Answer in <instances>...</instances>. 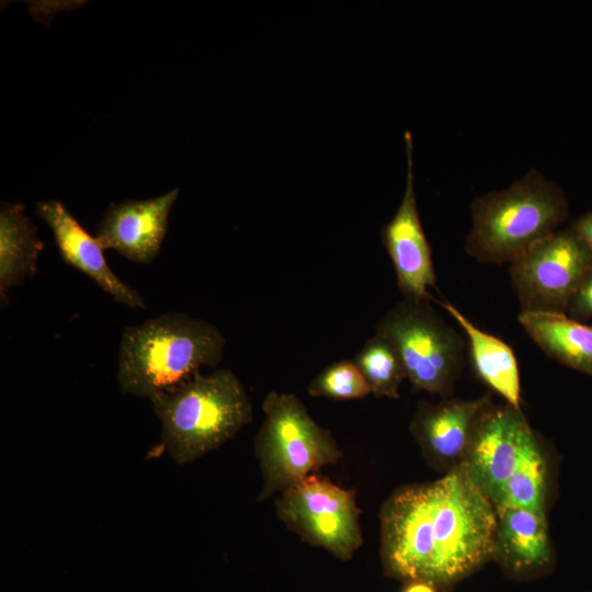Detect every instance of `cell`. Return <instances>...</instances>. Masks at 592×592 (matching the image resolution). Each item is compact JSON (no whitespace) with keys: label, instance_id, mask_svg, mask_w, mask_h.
<instances>
[{"label":"cell","instance_id":"cell-6","mask_svg":"<svg viewBox=\"0 0 592 592\" xmlns=\"http://www.w3.org/2000/svg\"><path fill=\"white\" fill-rule=\"evenodd\" d=\"M375 333L396 350L414 390L452 395L467 343L430 301L403 298L385 314Z\"/></svg>","mask_w":592,"mask_h":592},{"label":"cell","instance_id":"cell-20","mask_svg":"<svg viewBox=\"0 0 592 592\" xmlns=\"http://www.w3.org/2000/svg\"><path fill=\"white\" fill-rule=\"evenodd\" d=\"M371 388L353 361H340L317 375L308 387L312 397L337 400L360 399L369 395Z\"/></svg>","mask_w":592,"mask_h":592},{"label":"cell","instance_id":"cell-5","mask_svg":"<svg viewBox=\"0 0 592 592\" xmlns=\"http://www.w3.org/2000/svg\"><path fill=\"white\" fill-rule=\"evenodd\" d=\"M263 412L265 419L255 436L263 479L259 500L284 492L342 457L331 434L314 421L295 395L269 392Z\"/></svg>","mask_w":592,"mask_h":592},{"label":"cell","instance_id":"cell-21","mask_svg":"<svg viewBox=\"0 0 592 592\" xmlns=\"http://www.w3.org/2000/svg\"><path fill=\"white\" fill-rule=\"evenodd\" d=\"M565 314L574 320L592 325V267L571 297Z\"/></svg>","mask_w":592,"mask_h":592},{"label":"cell","instance_id":"cell-11","mask_svg":"<svg viewBox=\"0 0 592 592\" xmlns=\"http://www.w3.org/2000/svg\"><path fill=\"white\" fill-rule=\"evenodd\" d=\"M179 189L149 200L111 204L96 230L103 249H113L135 263H150L163 243Z\"/></svg>","mask_w":592,"mask_h":592},{"label":"cell","instance_id":"cell-2","mask_svg":"<svg viewBox=\"0 0 592 592\" xmlns=\"http://www.w3.org/2000/svg\"><path fill=\"white\" fill-rule=\"evenodd\" d=\"M225 343L217 327L182 312L126 327L118 344L119 389L150 398L198 373L202 366H216Z\"/></svg>","mask_w":592,"mask_h":592},{"label":"cell","instance_id":"cell-4","mask_svg":"<svg viewBox=\"0 0 592 592\" xmlns=\"http://www.w3.org/2000/svg\"><path fill=\"white\" fill-rule=\"evenodd\" d=\"M149 399L161 422L162 445L178 464L218 448L252 420L244 387L229 369L198 372Z\"/></svg>","mask_w":592,"mask_h":592},{"label":"cell","instance_id":"cell-7","mask_svg":"<svg viewBox=\"0 0 592 592\" xmlns=\"http://www.w3.org/2000/svg\"><path fill=\"white\" fill-rule=\"evenodd\" d=\"M592 267V249L571 227L558 229L510 263L521 312H561Z\"/></svg>","mask_w":592,"mask_h":592},{"label":"cell","instance_id":"cell-13","mask_svg":"<svg viewBox=\"0 0 592 592\" xmlns=\"http://www.w3.org/2000/svg\"><path fill=\"white\" fill-rule=\"evenodd\" d=\"M489 402V396H485L476 400L422 403L412 420L411 431L432 457L443 462L457 459L467 453L476 421Z\"/></svg>","mask_w":592,"mask_h":592},{"label":"cell","instance_id":"cell-22","mask_svg":"<svg viewBox=\"0 0 592 592\" xmlns=\"http://www.w3.org/2000/svg\"><path fill=\"white\" fill-rule=\"evenodd\" d=\"M569 226H571L592 249V210L577 217Z\"/></svg>","mask_w":592,"mask_h":592},{"label":"cell","instance_id":"cell-8","mask_svg":"<svg viewBox=\"0 0 592 592\" xmlns=\"http://www.w3.org/2000/svg\"><path fill=\"white\" fill-rule=\"evenodd\" d=\"M278 517L307 543L348 560L362 545L360 510L352 490L309 475L281 493Z\"/></svg>","mask_w":592,"mask_h":592},{"label":"cell","instance_id":"cell-1","mask_svg":"<svg viewBox=\"0 0 592 592\" xmlns=\"http://www.w3.org/2000/svg\"><path fill=\"white\" fill-rule=\"evenodd\" d=\"M380 521L383 565L396 579L447 590L496 551L497 511L464 465L397 490Z\"/></svg>","mask_w":592,"mask_h":592},{"label":"cell","instance_id":"cell-18","mask_svg":"<svg viewBox=\"0 0 592 592\" xmlns=\"http://www.w3.org/2000/svg\"><path fill=\"white\" fill-rule=\"evenodd\" d=\"M353 362L362 372L372 394L376 397H399L398 390L406 373L399 355L385 338L375 333L365 342Z\"/></svg>","mask_w":592,"mask_h":592},{"label":"cell","instance_id":"cell-9","mask_svg":"<svg viewBox=\"0 0 592 592\" xmlns=\"http://www.w3.org/2000/svg\"><path fill=\"white\" fill-rule=\"evenodd\" d=\"M538 447L534 432L520 409L508 403L492 407L489 402L476 421L464 467L491 501Z\"/></svg>","mask_w":592,"mask_h":592},{"label":"cell","instance_id":"cell-10","mask_svg":"<svg viewBox=\"0 0 592 592\" xmlns=\"http://www.w3.org/2000/svg\"><path fill=\"white\" fill-rule=\"evenodd\" d=\"M407 179L402 200L394 217L383 227L382 240L395 267L403 298L436 299L429 292L436 275L430 243L423 230L417 205L412 163V135L405 133Z\"/></svg>","mask_w":592,"mask_h":592},{"label":"cell","instance_id":"cell-14","mask_svg":"<svg viewBox=\"0 0 592 592\" xmlns=\"http://www.w3.org/2000/svg\"><path fill=\"white\" fill-rule=\"evenodd\" d=\"M496 551L515 573L540 569L550 560V543L544 511L496 508Z\"/></svg>","mask_w":592,"mask_h":592},{"label":"cell","instance_id":"cell-12","mask_svg":"<svg viewBox=\"0 0 592 592\" xmlns=\"http://www.w3.org/2000/svg\"><path fill=\"white\" fill-rule=\"evenodd\" d=\"M35 213L50 227L61 259L92 278L116 301L145 308L138 292L125 284L107 265L103 248L57 200L36 203Z\"/></svg>","mask_w":592,"mask_h":592},{"label":"cell","instance_id":"cell-15","mask_svg":"<svg viewBox=\"0 0 592 592\" xmlns=\"http://www.w3.org/2000/svg\"><path fill=\"white\" fill-rule=\"evenodd\" d=\"M436 303L466 334L470 360L479 378L508 405L520 409V371L511 346L500 338L478 328L453 304L437 299Z\"/></svg>","mask_w":592,"mask_h":592},{"label":"cell","instance_id":"cell-19","mask_svg":"<svg viewBox=\"0 0 592 592\" xmlns=\"http://www.w3.org/2000/svg\"><path fill=\"white\" fill-rule=\"evenodd\" d=\"M540 448L533 451L501 486L491 502L494 508L544 511L546 465Z\"/></svg>","mask_w":592,"mask_h":592},{"label":"cell","instance_id":"cell-23","mask_svg":"<svg viewBox=\"0 0 592 592\" xmlns=\"http://www.w3.org/2000/svg\"><path fill=\"white\" fill-rule=\"evenodd\" d=\"M436 588L424 581H409L403 592H436Z\"/></svg>","mask_w":592,"mask_h":592},{"label":"cell","instance_id":"cell-3","mask_svg":"<svg viewBox=\"0 0 592 592\" xmlns=\"http://www.w3.org/2000/svg\"><path fill=\"white\" fill-rule=\"evenodd\" d=\"M465 252L480 263H512L569 217L563 190L536 169L510 186L475 197Z\"/></svg>","mask_w":592,"mask_h":592},{"label":"cell","instance_id":"cell-17","mask_svg":"<svg viewBox=\"0 0 592 592\" xmlns=\"http://www.w3.org/2000/svg\"><path fill=\"white\" fill-rule=\"evenodd\" d=\"M21 203L2 202L0 208V298L8 304V292L37 271L44 242Z\"/></svg>","mask_w":592,"mask_h":592},{"label":"cell","instance_id":"cell-16","mask_svg":"<svg viewBox=\"0 0 592 592\" xmlns=\"http://www.w3.org/2000/svg\"><path fill=\"white\" fill-rule=\"evenodd\" d=\"M517 320L549 358L592 375V325L561 312H521Z\"/></svg>","mask_w":592,"mask_h":592}]
</instances>
